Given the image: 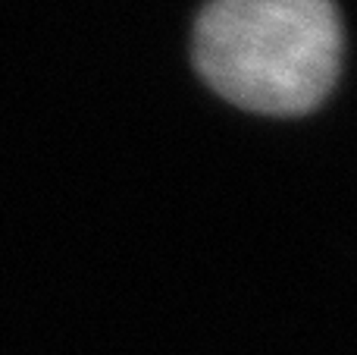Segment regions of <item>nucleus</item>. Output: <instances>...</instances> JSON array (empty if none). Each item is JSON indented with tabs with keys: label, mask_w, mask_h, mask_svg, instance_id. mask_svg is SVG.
<instances>
[{
	"label": "nucleus",
	"mask_w": 357,
	"mask_h": 355,
	"mask_svg": "<svg viewBox=\"0 0 357 355\" xmlns=\"http://www.w3.org/2000/svg\"><path fill=\"white\" fill-rule=\"evenodd\" d=\"M195 63L245 110L307 113L339 79V10L333 0H210L195 25Z\"/></svg>",
	"instance_id": "nucleus-1"
}]
</instances>
